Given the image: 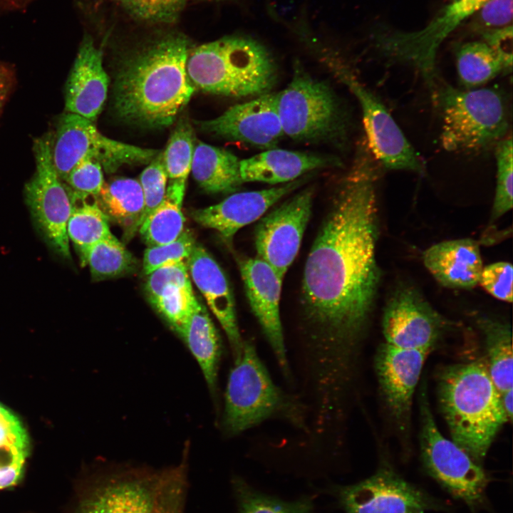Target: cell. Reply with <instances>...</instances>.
<instances>
[{"mask_svg": "<svg viewBox=\"0 0 513 513\" xmlns=\"http://www.w3.org/2000/svg\"><path fill=\"white\" fill-rule=\"evenodd\" d=\"M375 162L366 144L360 143L304 266L302 318L326 378L343 366L363 332L380 280Z\"/></svg>", "mask_w": 513, "mask_h": 513, "instance_id": "6da1fadb", "label": "cell"}, {"mask_svg": "<svg viewBox=\"0 0 513 513\" xmlns=\"http://www.w3.org/2000/svg\"><path fill=\"white\" fill-rule=\"evenodd\" d=\"M190 49L187 36L175 31L135 44L123 56L113 84L115 114L149 128L172 125L195 90L186 69Z\"/></svg>", "mask_w": 513, "mask_h": 513, "instance_id": "7a4b0ae2", "label": "cell"}, {"mask_svg": "<svg viewBox=\"0 0 513 513\" xmlns=\"http://www.w3.org/2000/svg\"><path fill=\"white\" fill-rule=\"evenodd\" d=\"M438 399L452 440L480 464L497 433L508 422L485 361L452 365L442 370Z\"/></svg>", "mask_w": 513, "mask_h": 513, "instance_id": "3957f363", "label": "cell"}, {"mask_svg": "<svg viewBox=\"0 0 513 513\" xmlns=\"http://www.w3.org/2000/svg\"><path fill=\"white\" fill-rule=\"evenodd\" d=\"M186 69L195 90L233 98L271 92L278 77L267 48L243 36H225L190 49Z\"/></svg>", "mask_w": 513, "mask_h": 513, "instance_id": "277c9868", "label": "cell"}, {"mask_svg": "<svg viewBox=\"0 0 513 513\" xmlns=\"http://www.w3.org/2000/svg\"><path fill=\"white\" fill-rule=\"evenodd\" d=\"M304 416L302 405L273 382L255 346L244 341L242 354L234 360L226 387L224 432L234 436L274 418L301 428Z\"/></svg>", "mask_w": 513, "mask_h": 513, "instance_id": "5b68a950", "label": "cell"}, {"mask_svg": "<svg viewBox=\"0 0 513 513\" xmlns=\"http://www.w3.org/2000/svg\"><path fill=\"white\" fill-rule=\"evenodd\" d=\"M284 135L307 143H327L344 148L348 143L350 119L331 86L295 62L291 80L276 93Z\"/></svg>", "mask_w": 513, "mask_h": 513, "instance_id": "8992f818", "label": "cell"}, {"mask_svg": "<svg viewBox=\"0 0 513 513\" xmlns=\"http://www.w3.org/2000/svg\"><path fill=\"white\" fill-rule=\"evenodd\" d=\"M442 119L440 141L449 152H479L507 136V103L494 88L459 90L439 81L432 94Z\"/></svg>", "mask_w": 513, "mask_h": 513, "instance_id": "52a82bcc", "label": "cell"}, {"mask_svg": "<svg viewBox=\"0 0 513 513\" xmlns=\"http://www.w3.org/2000/svg\"><path fill=\"white\" fill-rule=\"evenodd\" d=\"M159 152L107 138L93 121L67 112L59 118L56 131L51 136L52 162L63 182L86 157L96 159L106 172L111 173L124 165L149 163Z\"/></svg>", "mask_w": 513, "mask_h": 513, "instance_id": "ba28073f", "label": "cell"}, {"mask_svg": "<svg viewBox=\"0 0 513 513\" xmlns=\"http://www.w3.org/2000/svg\"><path fill=\"white\" fill-rule=\"evenodd\" d=\"M420 450L423 465L430 475L454 497L470 506L482 501L488 484L480 465L452 440L440 432L425 392H421Z\"/></svg>", "mask_w": 513, "mask_h": 513, "instance_id": "9c48e42d", "label": "cell"}, {"mask_svg": "<svg viewBox=\"0 0 513 513\" xmlns=\"http://www.w3.org/2000/svg\"><path fill=\"white\" fill-rule=\"evenodd\" d=\"M487 0H456L422 29L383 32L376 47L389 62L414 68L432 93L438 81L436 59L443 41L465 19L478 11Z\"/></svg>", "mask_w": 513, "mask_h": 513, "instance_id": "30bf717a", "label": "cell"}, {"mask_svg": "<svg viewBox=\"0 0 513 513\" xmlns=\"http://www.w3.org/2000/svg\"><path fill=\"white\" fill-rule=\"evenodd\" d=\"M51 133L33 145L35 172L25 185L24 197L36 228L60 256L71 259L67 223L72 209V189L58 175L51 155Z\"/></svg>", "mask_w": 513, "mask_h": 513, "instance_id": "8fae6325", "label": "cell"}, {"mask_svg": "<svg viewBox=\"0 0 513 513\" xmlns=\"http://www.w3.org/2000/svg\"><path fill=\"white\" fill-rule=\"evenodd\" d=\"M324 59L333 74L358 100L366 145L375 161L386 170L423 174L424 166L418 155L384 104L346 64L329 55Z\"/></svg>", "mask_w": 513, "mask_h": 513, "instance_id": "7c38bea8", "label": "cell"}, {"mask_svg": "<svg viewBox=\"0 0 513 513\" xmlns=\"http://www.w3.org/2000/svg\"><path fill=\"white\" fill-rule=\"evenodd\" d=\"M324 490L344 513H424L436 507L430 497L388 467L357 483L328 484Z\"/></svg>", "mask_w": 513, "mask_h": 513, "instance_id": "4fadbf2b", "label": "cell"}, {"mask_svg": "<svg viewBox=\"0 0 513 513\" xmlns=\"http://www.w3.org/2000/svg\"><path fill=\"white\" fill-rule=\"evenodd\" d=\"M314 195L313 187L300 190L261 217L256 227V256L283 279L299 252Z\"/></svg>", "mask_w": 513, "mask_h": 513, "instance_id": "5bb4252c", "label": "cell"}, {"mask_svg": "<svg viewBox=\"0 0 513 513\" xmlns=\"http://www.w3.org/2000/svg\"><path fill=\"white\" fill-rule=\"evenodd\" d=\"M445 327V320L414 287L399 286L388 299L382 318L385 343L430 352Z\"/></svg>", "mask_w": 513, "mask_h": 513, "instance_id": "9a60e30c", "label": "cell"}, {"mask_svg": "<svg viewBox=\"0 0 513 513\" xmlns=\"http://www.w3.org/2000/svg\"><path fill=\"white\" fill-rule=\"evenodd\" d=\"M169 468L109 471L81 503V513H150Z\"/></svg>", "mask_w": 513, "mask_h": 513, "instance_id": "2e32d148", "label": "cell"}, {"mask_svg": "<svg viewBox=\"0 0 513 513\" xmlns=\"http://www.w3.org/2000/svg\"><path fill=\"white\" fill-rule=\"evenodd\" d=\"M199 124L215 136L266 150L274 148L284 135L276 93L272 91L233 105L216 118Z\"/></svg>", "mask_w": 513, "mask_h": 513, "instance_id": "e0dca14e", "label": "cell"}, {"mask_svg": "<svg viewBox=\"0 0 513 513\" xmlns=\"http://www.w3.org/2000/svg\"><path fill=\"white\" fill-rule=\"evenodd\" d=\"M237 263L252 311L281 370L289 375L279 309L284 279L269 264L257 256H239Z\"/></svg>", "mask_w": 513, "mask_h": 513, "instance_id": "ac0fdd59", "label": "cell"}, {"mask_svg": "<svg viewBox=\"0 0 513 513\" xmlns=\"http://www.w3.org/2000/svg\"><path fill=\"white\" fill-rule=\"evenodd\" d=\"M429 353L386 343L377 351L375 366L380 388L389 413L402 431L408 428L413 396Z\"/></svg>", "mask_w": 513, "mask_h": 513, "instance_id": "d6986e66", "label": "cell"}, {"mask_svg": "<svg viewBox=\"0 0 513 513\" xmlns=\"http://www.w3.org/2000/svg\"><path fill=\"white\" fill-rule=\"evenodd\" d=\"M310 176L307 174L271 188L233 193L216 204L193 211L192 217L200 225L216 230L223 239L230 243L239 229L260 219L281 199L301 186Z\"/></svg>", "mask_w": 513, "mask_h": 513, "instance_id": "ffe728a7", "label": "cell"}, {"mask_svg": "<svg viewBox=\"0 0 513 513\" xmlns=\"http://www.w3.org/2000/svg\"><path fill=\"white\" fill-rule=\"evenodd\" d=\"M187 266L192 281L222 327L235 360L242 354L244 341L237 323L234 296L224 272L198 244H195Z\"/></svg>", "mask_w": 513, "mask_h": 513, "instance_id": "44dd1931", "label": "cell"}, {"mask_svg": "<svg viewBox=\"0 0 513 513\" xmlns=\"http://www.w3.org/2000/svg\"><path fill=\"white\" fill-rule=\"evenodd\" d=\"M108 87L102 51L84 35L65 87V112L94 122L105 104Z\"/></svg>", "mask_w": 513, "mask_h": 513, "instance_id": "7402d4cb", "label": "cell"}, {"mask_svg": "<svg viewBox=\"0 0 513 513\" xmlns=\"http://www.w3.org/2000/svg\"><path fill=\"white\" fill-rule=\"evenodd\" d=\"M341 165L337 157L274 147L240 160V176L243 183L285 184L310 172Z\"/></svg>", "mask_w": 513, "mask_h": 513, "instance_id": "603a6c76", "label": "cell"}, {"mask_svg": "<svg viewBox=\"0 0 513 513\" xmlns=\"http://www.w3.org/2000/svg\"><path fill=\"white\" fill-rule=\"evenodd\" d=\"M425 266L442 286L473 289L483 268L479 243L472 239L447 240L432 245L422 254Z\"/></svg>", "mask_w": 513, "mask_h": 513, "instance_id": "cb8c5ba5", "label": "cell"}, {"mask_svg": "<svg viewBox=\"0 0 513 513\" xmlns=\"http://www.w3.org/2000/svg\"><path fill=\"white\" fill-rule=\"evenodd\" d=\"M147 276L145 291L150 301L180 335L199 304L187 262L161 267Z\"/></svg>", "mask_w": 513, "mask_h": 513, "instance_id": "d4e9b609", "label": "cell"}, {"mask_svg": "<svg viewBox=\"0 0 513 513\" xmlns=\"http://www.w3.org/2000/svg\"><path fill=\"white\" fill-rule=\"evenodd\" d=\"M191 172L208 192H234L243 183L240 160L230 151L202 142L195 145Z\"/></svg>", "mask_w": 513, "mask_h": 513, "instance_id": "484cf974", "label": "cell"}, {"mask_svg": "<svg viewBox=\"0 0 513 513\" xmlns=\"http://www.w3.org/2000/svg\"><path fill=\"white\" fill-rule=\"evenodd\" d=\"M179 336L197 360L209 388L214 393L221 343L214 324L203 304L199 302Z\"/></svg>", "mask_w": 513, "mask_h": 513, "instance_id": "4316f807", "label": "cell"}, {"mask_svg": "<svg viewBox=\"0 0 513 513\" xmlns=\"http://www.w3.org/2000/svg\"><path fill=\"white\" fill-rule=\"evenodd\" d=\"M96 197L108 219L120 225L127 239L138 231L144 209L138 180L122 177L105 182Z\"/></svg>", "mask_w": 513, "mask_h": 513, "instance_id": "83f0119b", "label": "cell"}, {"mask_svg": "<svg viewBox=\"0 0 513 513\" xmlns=\"http://www.w3.org/2000/svg\"><path fill=\"white\" fill-rule=\"evenodd\" d=\"M108 222L96 196L73 190L72 209L66 230L83 266L87 252L93 244L113 236Z\"/></svg>", "mask_w": 513, "mask_h": 513, "instance_id": "f1b7e54d", "label": "cell"}, {"mask_svg": "<svg viewBox=\"0 0 513 513\" xmlns=\"http://www.w3.org/2000/svg\"><path fill=\"white\" fill-rule=\"evenodd\" d=\"M185 185L169 182L163 200L140 226L138 231L148 247L171 242L183 232L185 219L182 207Z\"/></svg>", "mask_w": 513, "mask_h": 513, "instance_id": "f546056e", "label": "cell"}, {"mask_svg": "<svg viewBox=\"0 0 513 513\" xmlns=\"http://www.w3.org/2000/svg\"><path fill=\"white\" fill-rule=\"evenodd\" d=\"M478 326L484 336L485 363L489 375L501 394L512 388V334L509 324L480 318Z\"/></svg>", "mask_w": 513, "mask_h": 513, "instance_id": "4dcf8cb0", "label": "cell"}, {"mask_svg": "<svg viewBox=\"0 0 513 513\" xmlns=\"http://www.w3.org/2000/svg\"><path fill=\"white\" fill-rule=\"evenodd\" d=\"M457 71L466 89L477 88L502 72L508 73L497 53L484 41L462 43L456 52Z\"/></svg>", "mask_w": 513, "mask_h": 513, "instance_id": "1f68e13d", "label": "cell"}, {"mask_svg": "<svg viewBox=\"0 0 513 513\" xmlns=\"http://www.w3.org/2000/svg\"><path fill=\"white\" fill-rule=\"evenodd\" d=\"M231 486L238 513H316L313 496L284 499L256 489L240 476L232 477Z\"/></svg>", "mask_w": 513, "mask_h": 513, "instance_id": "d6a6232c", "label": "cell"}, {"mask_svg": "<svg viewBox=\"0 0 513 513\" xmlns=\"http://www.w3.org/2000/svg\"><path fill=\"white\" fill-rule=\"evenodd\" d=\"M88 265L95 281L120 276L133 271L136 260L113 236L93 244L87 252L84 266Z\"/></svg>", "mask_w": 513, "mask_h": 513, "instance_id": "836d02e7", "label": "cell"}, {"mask_svg": "<svg viewBox=\"0 0 513 513\" xmlns=\"http://www.w3.org/2000/svg\"><path fill=\"white\" fill-rule=\"evenodd\" d=\"M194 150L192 128L188 121L180 120L162 152V160L169 182L186 184L191 172Z\"/></svg>", "mask_w": 513, "mask_h": 513, "instance_id": "e575fe53", "label": "cell"}, {"mask_svg": "<svg viewBox=\"0 0 513 513\" xmlns=\"http://www.w3.org/2000/svg\"><path fill=\"white\" fill-rule=\"evenodd\" d=\"M497 180L491 213V222L512 209V138L511 135L495 145Z\"/></svg>", "mask_w": 513, "mask_h": 513, "instance_id": "d590c367", "label": "cell"}, {"mask_svg": "<svg viewBox=\"0 0 513 513\" xmlns=\"http://www.w3.org/2000/svg\"><path fill=\"white\" fill-rule=\"evenodd\" d=\"M133 19L150 25L177 21L188 0H113Z\"/></svg>", "mask_w": 513, "mask_h": 513, "instance_id": "8d00e7d4", "label": "cell"}, {"mask_svg": "<svg viewBox=\"0 0 513 513\" xmlns=\"http://www.w3.org/2000/svg\"><path fill=\"white\" fill-rule=\"evenodd\" d=\"M187 455L181 462L169 468L150 513H184L187 490Z\"/></svg>", "mask_w": 513, "mask_h": 513, "instance_id": "74e56055", "label": "cell"}, {"mask_svg": "<svg viewBox=\"0 0 513 513\" xmlns=\"http://www.w3.org/2000/svg\"><path fill=\"white\" fill-rule=\"evenodd\" d=\"M195 244L192 233L187 229L171 242L148 247L143 256L144 274L148 275L161 267L187 262Z\"/></svg>", "mask_w": 513, "mask_h": 513, "instance_id": "f35d334b", "label": "cell"}, {"mask_svg": "<svg viewBox=\"0 0 513 513\" xmlns=\"http://www.w3.org/2000/svg\"><path fill=\"white\" fill-rule=\"evenodd\" d=\"M148 164L138 179L144 198L140 225L147 215L162 202L167 190L168 178L162 160V152L160 151Z\"/></svg>", "mask_w": 513, "mask_h": 513, "instance_id": "ab89813d", "label": "cell"}, {"mask_svg": "<svg viewBox=\"0 0 513 513\" xmlns=\"http://www.w3.org/2000/svg\"><path fill=\"white\" fill-rule=\"evenodd\" d=\"M513 268L508 261H497L484 266L478 284L494 298L512 301Z\"/></svg>", "mask_w": 513, "mask_h": 513, "instance_id": "60d3db41", "label": "cell"}, {"mask_svg": "<svg viewBox=\"0 0 513 513\" xmlns=\"http://www.w3.org/2000/svg\"><path fill=\"white\" fill-rule=\"evenodd\" d=\"M64 182L76 192L97 196L105 183L102 166L96 159L86 157L73 168Z\"/></svg>", "mask_w": 513, "mask_h": 513, "instance_id": "b9f144b4", "label": "cell"}, {"mask_svg": "<svg viewBox=\"0 0 513 513\" xmlns=\"http://www.w3.org/2000/svg\"><path fill=\"white\" fill-rule=\"evenodd\" d=\"M513 0H487L479 9L482 23L492 28L512 25Z\"/></svg>", "mask_w": 513, "mask_h": 513, "instance_id": "7bdbcfd3", "label": "cell"}, {"mask_svg": "<svg viewBox=\"0 0 513 513\" xmlns=\"http://www.w3.org/2000/svg\"><path fill=\"white\" fill-rule=\"evenodd\" d=\"M487 43L503 61L508 73L512 68V25L491 28L483 32Z\"/></svg>", "mask_w": 513, "mask_h": 513, "instance_id": "ee69618b", "label": "cell"}, {"mask_svg": "<svg viewBox=\"0 0 513 513\" xmlns=\"http://www.w3.org/2000/svg\"><path fill=\"white\" fill-rule=\"evenodd\" d=\"M10 444L28 452V437L18 418L10 411L0 418V445Z\"/></svg>", "mask_w": 513, "mask_h": 513, "instance_id": "f6af8a7d", "label": "cell"}, {"mask_svg": "<svg viewBox=\"0 0 513 513\" xmlns=\"http://www.w3.org/2000/svg\"><path fill=\"white\" fill-rule=\"evenodd\" d=\"M14 80L13 69L5 63H0V113L11 93Z\"/></svg>", "mask_w": 513, "mask_h": 513, "instance_id": "bcb514c9", "label": "cell"}, {"mask_svg": "<svg viewBox=\"0 0 513 513\" xmlns=\"http://www.w3.org/2000/svg\"><path fill=\"white\" fill-rule=\"evenodd\" d=\"M28 452L10 444L0 445V467L14 463L23 462Z\"/></svg>", "mask_w": 513, "mask_h": 513, "instance_id": "7dc6e473", "label": "cell"}, {"mask_svg": "<svg viewBox=\"0 0 513 513\" xmlns=\"http://www.w3.org/2000/svg\"><path fill=\"white\" fill-rule=\"evenodd\" d=\"M23 467V462L0 467V489L16 484L22 477Z\"/></svg>", "mask_w": 513, "mask_h": 513, "instance_id": "c3c4849f", "label": "cell"}, {"mask_svg": "<svg viewBox=\"0 0 513 513\" xmlns=\"http://www.w3.org/2000/svg\"><path fill=\"white\" fill-rule=\"evenodd\" d=\"M513 388H511L500 394V402L502 408L509 421L512 419V407H513Z\"/></svg>", "mask_w": 513, "mask_h": 513, "instance_id": "681fc988", "label": "cell"}, {"mask_svg": "<svg viewBox=\"0 0 513 513\" xmlns=\"http://www.w3.org/2000/svg\"><path fill=\"white\" fill-rule=\"evenodd\" d=\"M9 411L0 405V418L4 417Z\"/></svg>", "mask_w": 513, "mask_h": 513, "instance_id": "f907efd6", "label": "cell"}]
</instances>
